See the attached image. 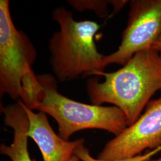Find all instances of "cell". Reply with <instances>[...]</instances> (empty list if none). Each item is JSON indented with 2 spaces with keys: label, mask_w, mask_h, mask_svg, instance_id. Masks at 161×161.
<instances>
[{
  "label": "cell",
  "mask_w": 161,
  "mask_h": 161,
  "mask_svg": "<svg viewBox=\"0 0 161 161\" xmlns=\"http://www.w3.org/2000/svg\"><path fill=\"white\" fill-rule=\"evenodd\" d=\"M101 82L94 76L86 81V92L92 104H114L124 114L128 126L143 112L150 98L161 90V52L152 47L135 54L121 69L100 72Z\"/></svg>",
  "instance_id": "1"
},
{
  "label": "cell",
  "mask_w": 161,
  "mask_h": 161,
  "mask_svg": "<svg viewBox=\"0 0 161 161\" xmlns=\"http://www.w3.org/2000/svg\"><path fill=\"white\" fill-rule=\"evenodd\" d=\"M36 79L23 103L32 110L53 117L58 123L59 136L64 140L86 129L105 130L116 137L128 127L126 116L117 107L83 103L63 96L58 92L53 75H36Z\"/></svg>",
  "instance_id": "2"
},
{
  "label": "cell",
  "mask_w": 161,
  "mask_h": 161,
  "mask_svg": "<svg viewBox=\"0 0 161 161\" xmlns=\"http://www.w3.org/2000/svg\"><path fill=\"white\" fill-rule=\"evenodd\" d=\"M52 19L60 26L48 41L50 64L56 78L64 82L103 72L104 55L94 41L100 25L92 20H75L72 13L62 6L54 8Z\"/></svg>",
  "instance_id": "3"
},
{
  "label": "cell",
  "mask_w": 161,
  "mask_h": 161,
  "mask_svg": "<svg viewBox=\"0 0 161 161\" xmlns=\"http://www.w3.org/2000/svg\"><path fill=\"white\" fill-rule=\"evenodd\" d=\"M37 56L29 37L17 29L10 11L8 0L0 1V94L16 102L24 96L23 84L35 74L32 70Z\"/></svg>",
  "instance_id": "4"
},
{
  "label": "cell",
  "mask_w": 161,
  "mask_h": 161,
  "mask_svg": "<svg viewBox=\"0 0 161 161\" xmlns=\"http://www.w3.org/2000/svg\"><path fill=\"white\" fill-rule=\"evenodd\" d=\"M127 26L117 50L104 55V69L110 64L125 65L137 53L153 47L161 34V0H132Z\"/></svg>",
  "instance_id": "5"
},
{
  "label": "cell",
  "mask_w": 161,
  "mask_h": 161,
  "mask_svg": "<svg viewBox=\"0 0 161 161\" xmlns=\"http://www.w3.org/2000/svg\"><path fill=\"white\" fill-rule=\"evenodd\" d=\"M161 146V96L150 100L138 119L104 146L98 158L120 160Z\"/></svg>",
  "instance_id": "6"
},
{
  "label": "cell",
  "mask_w": 161,
  "mask_h": 161,
  "mask_svg": "<svg viewBox=\"0 0 161 161\" xmlns=\"http://www.w3.org/2000/svg\"><path fill=\"white\" fill-rule=\"evenodd\" d=\"M25 110L29 120L28 136L40 148L44 161H80L75 155L76 149L84 144V139L66 140L54 131L46 114L42 112L35 113L22 100H18Z\"/></svg>",
  "instance_id": "7"
},
{
  "label": "cell",
  "mask_w": 161,
  "mask_h": 161,
  "mask_svg": "<svg viewBox=\"0 0 161 161\" xmlns=\"http://www.w3.org/2000/svg\"><path fill=\"white\" fill-rule=\"evenodd\" d=\"M1 112L4 115L6 125L13 130L14 137L10 145H1V153L9 157L12 161H32L28 147L29 120L25 110L17 101L1 108Z\"/></svg>",
  "instance_id": "8"
},
{
  "label": "cell",
  "mask_w": 161,
  "mask_h": 161,
  "mask_svg": "<svg viewBox=\"0 0 161 161\" xmlns=\"http://www.w3.org/2000/svg\"><path fill=\"white\" fill-rule=\"evenodd\" d=\"M69 5L78 12L86 10H93L101 18L106 17L109 14L108 5L111 3V1L104 0H69Z\"/></svg>",
  "instance_id": "9"
},
{
  "label": "cell",
  "mask_w": 161,
  "mask_h": 161,
  "mask_svg": "<svg viewBox=\"0 0 161 161\" xmlns=\"http://www.w3.org/2000/svg\"><path fill=\"white\" fill-rule=\"evenodd\" d=\"M160 152H161V146L155 149L151 150L149 152H147V153H145L144 154H141L132 158L114 161L102 160L92 157V156L90 153L89 150L84 146V144H82L76 149L75 154L78 158V159L82 161H146L150 158H152L153 156L158 154Z\"/></svg>",
  "instance_id": "10"
},
{
  "label": "cell",
  "mask_w": 161,
  "mask_h": 161,
  "mask_svg": "<svg viewBox=\"0 0 161 161\" xmlns=\"http://www.w3.org/2000/svg\"><path fill=\"white\" fill-rule=\"evenodd\" d=\"M153 47H155L156 49H158L159 52H161V44H159V43H155L154 45H153Z\"/></svg>",
  "instance_id": "11"
},
{
  "label": "cell",
  "mask_w": 161,
  "mask_h": 161,
  "mask_svg": "<svg viewBox=\"0 0 161 161\" xmlns=\"http://www.w3.org/2000/svg\"><path fill=\"white\" fill-rule=\"evenodd\" d=\"M146 161H161V157L158 158V159H152V158H150L149 159H147Z\"/></svg>",
  "instance_id": "12"
},
{
  "label": "cell",
  "mask_w": 161,
  "mask_h": 161,
  "mask_svg": "<svg viewBox=\"0 0 161 161\" xmlns=\"http://www.w3.org/2000/svg\"><path fill=\"white\" fill-rule=\"evenodd\" d=\"M155 43H159V44H161V34L160 35V36H159V39H158V41L155 42Z\"/></svg>",
  "instance_id": "13"
}]
</instances>
